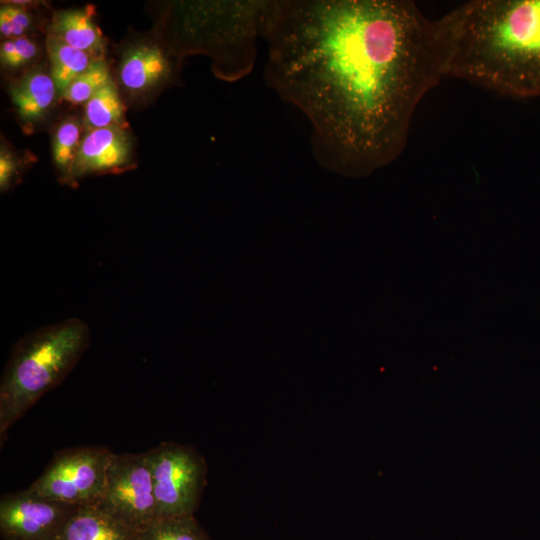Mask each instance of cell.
Segmentation results:
<instances>
[{"label": "cell", "instance_id": "6da1fadb", "mask_svg": "<svg viewBox=\"0 0 540 540\" xmlns=\"http://www.w3.org/2000/svg\"><path fill=\"white\" fill-rule=\"evenodd\" d=\"M262 38L267 85L307 118L317 162L347 177L402 154L445 78L439 21L409 0L270 1Z\"/></svg>", "mask_w": 540, "mask_h": 540}, {"label": "cell", "instance_id": "7a4b0ae2", "mask_svg": "<svg viewBox=\"0 0 540 540\" xmlns=\"http://www.w3.org/2000/svg\"><path fill=\"white\" fill-rule=\"evenodd\" d=\"M438 20L445 78L540 98V0H473Z\"/></svg>", "mask_w": 540, "mask_h": 540}, {"label": "cell", "instance_id": "3957f363", "mask_svg": "<svg viewBox=\"0 0 540 540\" xmlns=\"http://www.w3.org/2000/svg\"><path fill=\"white\" fill-rule=\"evenodd\" d=\"M89 326L72 317L39 327L14 345L0 382V438L41 396L59 385L90 345Z\"/></svg>", "mask_w": 540, "mask_h": 540}, {"label": "cell", "instance_id": "277c9868", "mask_svg": "<svg viewBox=\"0 0 540 540\" xmlns=\"http://www.w3.org/2000/svg\"><path fill=\"white\" fill-rule=\"evenodd\" d=\"M158 518L193 516L206 486L207 463L192 446L162 442L146 451Z\"/></svg>", "mask_w": 540, "mask_h": 540}, {"label": "cell", "instance_id": "5b68a950", "mask_svg": "<svg viewBox=\"0 0 540 540\" xmlns=\"http://www.w3.org/2000/svg\"><path fill=\"white\" fill-rule=\"evenodd\" d=\"M112 456L108 448L96 446L58 451L27 489L71 505L97 503L105 487Z\"/></svg>", "mask_w": 540, "mask_h": 540}, {"label": "cell", "instance_id": "8992f818", "mask_svg": "<svg viewBox=\"0 0 540 540\" xmlns=\"http://www.w3.org/2000/svg\"><path fill=\"white\" fill-rule=\"evenodd\" d=\"M97 503L138 532L158 519L146 452L113 453Z\"/></svg>", "mask_w": 540, "mask_h": 540}, {"label": "cell", "instance_id": "52a82bcc", "mask_svg": "<svg viewBox=\"0 0 540 540\" xmlns=\"http://www.w3.org/2000/svg\"><path fill=\"white\" fill-rule=\"evenodd\" d=\"M79 507L43 497L29 489L6 493L0 500L1 539L59 540Z\"/></svg>", "mask_w": 540, "mask_h": 540}, {"label": "cell", "instance_id": "ba28073f", "mask_svg": "<svg viewBox=\"0 0 540 540\" xmlns=\"http://www.w3.org/2000/svg\"><path fill=\"white\" fill-rule=\"evenodd\" d=\"M132 142L121 127L90 129L81 140L71 180L124 169L132 160Z\"/></svg>", "mask_w": 540, "mask_h": 540}, {"label": "cell", "instance_id": "9c48e42d", "mask_svg": "<svg viewBox=\"0 0 540 540\" xmlns=\"http://www.w3.org/2000/svg\"><path fill=\"white\" fill-rule=\"evenodd\" d=\"M171 64L164 51L155 44H139L130 48L119 66L122 86L131 93L149 91L165 82Z\"/></svg>", "mask_w": 540, "mask_h": 540}, {"label": "cell", "instance_id": "30bf717a", "mask_svg": "<svg viewBox=\"0 0 540 540\" xmlns=\"http://www.w3.org/2000/svg\"><path fill=\"white\" fill-rule=\"evenodd\" d=\"M132 529L98 503L80 506L59 540H138Z\"/></svg>", "mask_w": 540, "mask_h": 540}, {"label": "cell", "instance_id": "8fae6325", "mask_svg": "<svg viewBox=\"0 0 540 540\" xmlns=\"http://www.w3.org/2000/svg\"><path fill=\"white\" fill-rule=\"evenodd\" d=\"M92 14L91 9L84 8L58 11L53 17L50 35L100 59L104 42Z\"/></svg>", "mask_w": 540, "mask_h": 540}, {"label": "cell", "instance_id": "7c38bea8", "mask_svg": "<svg viewBox=\"0 0 540 540\" xmlns=\"http://www.w3.org/2000/svg\"><path fill=\"white\" fill-rule=\"evenodd\" d=\"M10 93L18 116L34 122L44 117L58 91L51 75L33 71L13 85Z\"/></svg>", "mask_w": 540, "mask_h": 540}, {"label": "cell", "instance_id": "4fadbf2b", "mask_svg": "<svg viewBox=\"0 0 540 540\" xmlns=\"http://www.w3.org/2000/svg\"><path fill=\"white\" fill-rule=\"evenodd\" d=\"M47 51L50 60V75L55 82L59 95L84 73L96 60H100L84 51L73 48L49 35Z\"/></svg>", "mask_w": 540, "mask_h": 540}, {"label": "cell", "instance_id": "5bb4252c", "mask_svg": "<svg viewBox=\"0 0 540 540\" xmlns=\"http://www.w3.org/2000/svg\"><path fill=\"white\" fill-rule=\"evenodd\" d=\"M85 121L90 129L121 127L124 121V106L113 81L85 103Z\"/></svg>", "mask_w": 540, "mask_h": 540}, {"label": "cell", "instance_id": "9a60e30c", "mask_svg": "<svg viewBox=\"0 0 540 540\" xmlns=\"http://www.w3.org/2000/svg\"><path fill=\"white\" fill-rule=\"evenodd\" d=\"M138 540H211L193 516L158 518L138 534Z\"/></svg>", "mask_w": 540, "mask_h": 540}, {"label": "cell", "instance_id": "2e32d148", "mask_svg": "<svg viewBox=\"0 0 540 540\" xmlns=\"http://www.w3.org/2000/svg\"><path fill=\"white\" fill-rule=\"evenodd\" d=\"M81 140V126L74 119L61 122L53 135V160L62 178L68 182L71 180L72 168Z\"/></svg>", "mask_w": 540, "mask_h": 540}, {"label": "cell", "instance_id": "e0dca14e", "mask_svg": "<svg viewBox=\"0 0 540 540\" xmlns=\"http://www.w3.org/2000/svg\"><path fill=\"white\" fill-rule=\"evenodd\" d=\"M112 81L106 63L96 60L78 76L61 95L73 104L87 103L102 87Z\"/></svg>", "mask_w": 540, "mask_h": 540}, {"label": "cell", "instance_id": "ac0fdd59", "mask_svg": "<svg viewBox=\"0 0 540 540\" xmlns=\"http://www.w3.org/2000/svg\"><path fill=\"white\" fill-rule=\"evenodd\" d=\"M38 53V45L30 38H11L2 42L0 60L5 67L19 68L30 63Z\"/></svg>", "mask_w": 540, "mask_h": 540}, {"label": "cell", "instance_id": "d6986e66", "mask_svg": "<svg viewBox=\"0 0 540 540\" xmlns=\"http://www.w3.org/2000/svg\"><path fill=\"white\" fill-rule=\"evenodd\" d=\"M32 25V17L20 5L4 4L0 9V33L7 39L25 36Z\"/></svg>", "mask_w": 540, "mask_h": 540}, {"label": "cell", "instance_id": "ffe728a7", "mask_svg": "<svg viewBox=\"0 0 540 540\" xmlns=\"http://www.w3.org/2000/svg\"><path fill=\"white\" fill-rule=\"evenodd\" d=\"M20 174V161L6 147L0 151V188L4 192L11 188Z\"/></svg>", "mask_w": 540, "mask_h": 540}]
</instances>
